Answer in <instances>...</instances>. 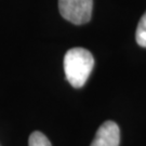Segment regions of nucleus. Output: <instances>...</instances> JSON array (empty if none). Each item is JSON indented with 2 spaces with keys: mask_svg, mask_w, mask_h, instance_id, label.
Masks as SVG:
<instances>
[{
  "mask_svg": "<svg viewBox=\"0 0 146 146\" xmlns=\"http://www.w3.org/2000/svg\"><path fill=\"white\" fill-rule=\"evenodd\" d=\"M28 146H52L47 136L39 131L33 132L28 140Z\"/></svg>",
  "mask_w": 146,
  "mask_h": 146,
  "instance_id": "39448f33",
  "label": "nucleus"
},
{
  "mask_svg": "<svg viewBox=\"0 0 146 146\" xmlns=\"http://www.w3.org/2000/svg\"><path fill=\"white\" fill-rule=\"evenodd\" d=\"M58 10L68 22L82 25L91 20L93 0H58Z\"/></svg>",
  "mask_w": 146,
  "mask_h": 146,
  "instance_id": "f03ea898",
  "label": "nucleus"
},
{
  "mask_svg": "<svg viewBox=\"0 0 146 146\" xmlns=\"http://www.w3.org/2000/svg\"><path fill=\"white\" fill-rule=\"evenodd\" d=\"M120 130L114 121H105L96 131L91 146H119Z\"/></svg>",
  "mask_w": 146,
  "mask_h": 146,
  "instance_id": "7ed1b4c3",
  "label": "nucleus"
},
{
  "mask_svg": "<svg viewBox=\"0 0 146 146\" xmlns=\"http://www.w3.org/2000/svg\"><path fill=\"white\" fill-rule=\"evenodd\" d=\"M94 67V58L84 48H73L64 56V72L72 87H84Z\"/></svg>",
  "mask_w": 146,
  "mask_h": 146,
  "instance_id": "f257e3e1",
  "label": "nucleus"
},
{
  "mask_svg": "<svg viewBox=\"0 0 146 146\" xmlns=\"http://www.w3.org/2000/svg\"><path fill=\"white\" fill-rule=\"evenodd\" d=\"M135 39L139 46L146 48V12L143 14L137 24L135 33Z\"/></svg>",
  "mask_w": 146,
  "mask_h": 146,
  "instance_id": "20e7f679",
  "label": "nucleus"
}]
</instances>
